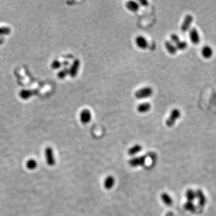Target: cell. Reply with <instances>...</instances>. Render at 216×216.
Instances as JSON below:
<instances>
[{
	"label": "cell",
	"mask_w": 216,
	"mask_h": 216,
	"mask_svg": "<svg viewBox=\"0 0 216 216\" xmlns=\"http://www.w3.org/2000/svg\"><path fill=\"white\" fill-rule=\"evenodd\" d=\"M181 116V112L177 109H173L166 121V124L168 127H172L174 125L177 121Z\"/></svg>",
	"instance_id": "1"
},
{
	"label": "cell",
	"mask_w": 216,
	"mask_h": 216,
	"mask_svg": "<svg viewBox=\"0 0 216 216\" xmlns=\"http://www.w3.org/2000/svg\"><path fill=\"white\" fill-rule=\"evenodd\" d=\"M153 93V91L151 87H145L138 90L135 93V96L138 99H144L151 97Z\"/></svg>",
	"instance_id": "2"
},
{
	"label": "cell",
	"mask_w": 216,
	"mask_h": 216,
	"mask_svg": "<svg viewBox=\"0 0 216 216\" xmlns=\"http://www.w3.org/2000/svg\"><path fill=\"white\" fill-rule=\"evenodd\" d=\"M45 157L47 164L52 166L55 164V158L54 156V153L51 147H47L45 150Z\"/></svg>",
	"instance_id": "3"
},
{
	"label": "cell",
	"mask_w": 216,
	"mask_h": 216,
	"mask_svg": "<svg viewBox=\"0 0 216 216\" xmlns=\"http://www.w3.org/2000/svg\"><path fill=\"white\" fill-rule=\"evenodd\" d=\"M146 161V157L145 156H139L133 158L128 161L129 165L132 167H138V166H142L144 165Z\"/></svg>",
	"instance_id": "4"
},
{
	"label": "cell",
	"mask_w": 216,
	"mask_h": 216,
	"mask_svg": "<svg viewBox=\"0 0 216 216\" xmlns=\"http://www.w3.org/2000/svg\"><path fill=\"white\" fill-rule=\"evenodd\" d=\"M80 121L83 124H86L90 122L91 119V114L89 109H84L80 113Z\"/></svg>",
	"instance_id": "5"
},
{
	"label": "cell",
	"mask_w": 216,
	"mask_h": 216,
	"mask_svg": "<svg viewBox=\"0 0 216 216\" xmlns=\"http://www.w3.org/2000/svg\"><path fill=\"white\" fill-rule=\"evenodd\" d=\"M79 67L80 61L78 59H76L73 61L70 69H69V74L72 77H75L76 76L77 74Z\"/></svg>",
	"instance_id": "6"
},
{
	"label": "cell",
	"mask_w": 216,
	"mask_h": 216,
	"mask_svg": "<svg viewBox=\"0 0 216 216\" xmlns=\"http://www.w3.org/2000/svg\"><path fill=\"white\" fill-rule=\"evenodd\" d=\"M193 21V18L192 15H187L185 17L184 21L181 25V31L183 32L187 31L189 29Z\"/></svg>",
	"instance_id": "7"
},
{
	"label": "cell",
	"mask_w": 216,
	"mask_h": 216,
	"mask_svg": "<svg viewBox=\"0 0 216 216\" xmlns=\"http://www.w3.org/2000/svg\"><path fill=\"white\" fill-rule=\"evenodd\" d=\"M135 42L136 45L141 49H145L148 48V41L145 39V38L142 35H139L136 38Z\"/></svg>",
	"instance_id": "8"
},
{
	"label": "cell",
	"mask_w": 216,
	"mask_h": 216,
	"mask_svg": "<svg viewBox=\"0 0 216 216\" xmlns=\"http://www.w3.org/2000/svg\"><path fill=\"white\" fill-rule=\"evenodd\" d=\"M190 37L194 44H198L200 41V37L198 30L195 28H192L190 31Z\"/></svg>",
	"instance_id": "9"
},
{
	"label": "cell",
	"mask_w": 216,
	"mask_h": 216,
	"mask_svg": "<svg viewBox=\"0 0 216 216\" xmlns=\"http://www.w3.org/2000/svg\"><path fill=\"white\" fill-rule=\"evenodd\" d=\"M115 184V178L112 175L108 176L104 181V187L107 190L111 189Z\"/></svg>",
	"instance_id": "10"
},
{
	"label": "cell",
	"mask_w": 216,
	"mask_h": 216,
	"mask_svg": "<svg viewBox=\"0 0 216 216\" xmlns=\"http://www.w3.org/2000/svg\"><path fill=\"white\" fill-rule=\"evenodd\" d=\"M196 198H198L199 204L201 206H203L206 203V198L201 190H198L196 192Z\"/></svg>",
	"instance_id": "11"
},
{
	"label": "cell",
	"mask_w": 216,
	"mask_h": 216,
	"mask_svg": "<svg viewBox=\"0 0 216 216\" xmlns=\"http://www.w3.org/2000/svg\"><path fill=\"white\" fill-rule=\"evenodd\" d=\"M125 6H126V7L128 9V10H129L131 12H137L139 9V4L138 3H136V1H128L126 3Z\"/></svg>",
	"instance_id": "12"
},
{
	"label": "cell",
	"mask_w": 216,
	"mask_h": 216,
	"mask_svg": "<svg viewBox=\"0 0 216 216\" xmlns=\"http://www.w3.org/2000/svg\"><path fill=\"white\" fill-rule=\"evenodd\" d=\"M151 109V104L149 103H143L139 105L137 107L138 112L143 114L148 112Z\"/></svg>",
	"instance_id": "13"
},
{
	"label": "cell",
	"mask_w": 216,
	"mask_h": 216,
	"mask_svg": "<svg viewBox=\"0 0 216 216\" xmlns=\"http://www.w3.org/2000/svg\"><path fill=\"white\" fill-rule=\"evenodd\" d=\"M165 48H166L167 51L172 55H174L177 53V49L175 46L172 43L169 41H166L164 43Z\"/></svg>",
	"instance_id": "14"
},
{
	"label": "cell",
	"mask_w": 216,
	"mask_h": 216,
	"mask_svg": "<svg viewBox=\"0 0 216 216\" xmlns=\"http://www.w3.org/2000/svg\"><path fill=\"white\" fill-rule=\"evenodd\" d=\"M142 149V148L141 145H140L139 144L135 145L134 146H133L132 147L128 149V154L130 156H135V155L137 154L138 153L141 152Z\"/></svg>",
	"instance_id": "15"
},
{
	"label": "cell",
	"mask_w": 216,
	"mask_h": 216,
	"mask_svg": "<svg viewBox=\"0 0 216 216\" xmlns=\"http://www.w3.org/2000/svg\"><path fill=\"white\" fill-rule=\"evenodd\" d=\"M212 54L213 51L212 48L208 46H204L202 49V54L205 58H210L212 55Z\"/></svg>",
	"instance_id": "16"
},
{
	"label": "cell",
	"mask_w": 216,
	"mask_h": 216,
	"mask_svg": "<svg viewBox=\"0 0 216 216\" xmlns=\"http://www.w3.org/2000/svg\"><path fill=\"white\" fill-rule=\"evenodd\" d=\"M161 199L162 200V201L163 202V203L164 204H166V205H171L172 204V199L171 198V197L169 195H168L167 193H163L161 195Z\"/></svg>",
	"instance_id": "17"
},
{
	"label": "cell",
	"mask_w": 216,
	"mask_h": 216,
	"mask_svg": "<svg viewBox=\"0 0 216 216\" xmlns=\"http://www.w3.org/2000/svg\"><path fill=\"white\" fill-rule=\"evenodd\" d=\"M186 197L187 199V201L193 202L196 198V192H195L193 190L189 189L186 192Z\"/></svg>",
	"instance_id": "18"
},
{
	"label": "cell",
	"mask_w": 216,
	"mask_h": 216,
	"mask_svg": "<svg viewBox=\"0 0 216 216\" xmlns=\"http://www.w3.org/2000/svg\"><path fill=\"white\" fill-rule=\"evenodd\" d=\"M27 167L29 170H34L37 166V163L34 159H29L26 163Z\"/></svg>",
	"instance_id": "19"
},
{
	"label": "cell",
	"mask_w": 216,
	"mask_h": 216,
	"mask_svg": "<svg viewBox=\"0 0 216 216\" xmlns=\"http://www.w3.org/2000/svg\"><path fill=\"white\" fill-rule=\"evenodd\" d=\"M184 208L191 212H195L196 211V206L193 202L187 201L184 204Z\"/></svg>",
	"instance_id": "20"
},
{
	"label": "cell",
	"mask_w": 216,
	"mask_h": 216,
	"mask_svg": "<svg viewBox=\"0 0 216 216\" xmlns=\"http://www.w3.org/2000/svg\"><path fill=\"white\" fill-rule=\"evenodd\" d=\"M175 45L177 49L178 50H184L187 47V43L184 41H179Z\"/></svg>",
	"instance_id": "21"
},
{
	"label": "cell",
	"mask_w": 216,
	"mask_h": 216,
	"mask_svg": "<svg viewBox=\"0 0 216 216\" xmlns=\"http://www.w3.org/2000/svg\"><path fill=\"white\" fill-rule=\"evenodd\" d=\"M68 74H69V70L65 68L63 70H61L58 74V76L59 78L60 79H64Z\"/></svg>",
	"instance_id": "22"
},
{
	"label": "cell",
	"mask_w": 216,
	"mask_h": 216,
	"mask_svg": "<svg viewBox=\"0 0 216 216\" xmlns=\"http://www.w3.org/2000/svg\"><path fill=\"white\" fill-rule=\"evenodd\" d=\"M170 39H171V41L173 43H175V44H176L177 43H178L179 41H180L179 37L177 34H173L171 35Z\"/></svg>",
	"instance_id": "23"
},
{
	"label": "cell",
	"mask_w": 216,
	"mask_h": 216,
	"mask_svg": "<svg viewBox=\"0 0 216 216\" xmlns=\"http://www.w3.org/2000/svg\"><path fill=\"white\" fill-rule=\"evenodd\" d=\"M61 67V63L58 60H55L52 64V67L54 69H59Z\"/></svg>",
	"instance_id": "24"
},
{
	"label": "cell",
	"mask_w": 216,
	"mask_h": 216,
	"mask_svg": "<svg viewBox=\"0 0 216 216\" xmlns=\"http://www.w3.org/2000/svg\"><path fill=\"white\" fill-rule=\"evenodd\" d=\"M139 3L140 5L142 6H147L148 5V1H146V0H139Z\"/></svg>",
	"instance_id": "25"
},
{
	"label": "cell",
	"mask_w": 216,
	"mask_h": 216,
	"mask_svg": "<svg viewBox=\"0 0 216 216\" xmlns=\"http://www.w3.org/2000/svg\"><path fill=\"white\" fill-rule=\"evenodd\" d=\"M165 216H174V214H173L172 212H169L166 214Z\"/></svg>",
	"instance_id": "26"
}]
</instances>
